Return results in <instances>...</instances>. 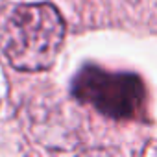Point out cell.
Here are the masks:
<instances>
[{
	"mask_svg": "<svg viewBox=\"0 0 157 157\" xmlns=\"http://www.w3.org/2000/svg\"><path fill=\"white\" fill-rule=\"evenodd\" d=\"M63 39L65 22L52 4H21L0 17V48L17 70L50 68Z\"/></svg>",
	"mask_w": 157,
	"mask_h": 157,
	"instance_id": "6da1fadb",
	"label": "cell"
},
{
	"mask_svg": "<svg viewBox=\"0 0 157 157\" xmlns=\"http://www.w3.org/2000/svg\"><path fill=\"white\" fill-rule=\"evenodd\" d=\"M72 94L115 120H131L144 109V85L129 72L85 65L72 80Z\"/></svg>",
	"mask_w": 157,
	"mask_h": 157,
	"instance_id": "7a4b0ae2",
	"label": "cell"
}]
</instances>
